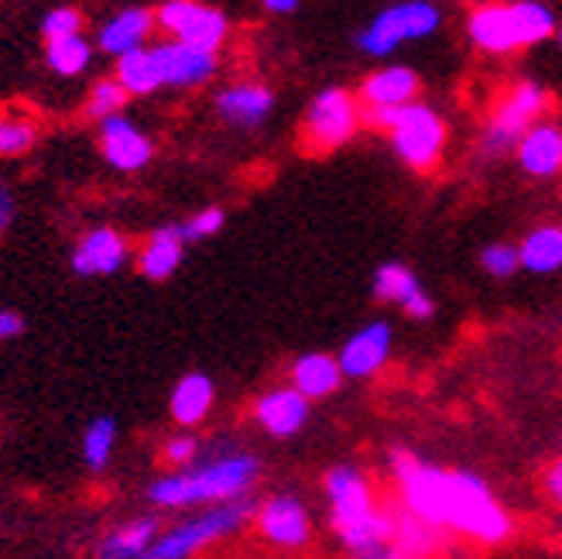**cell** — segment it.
Here are the masks:
<instances>
[{"mask_svg":"<svg viewBox=\"0 0 562 559\" xmlns=\"http://www.w3.org/2000/svg\"><path fill=\"white\" fill-rule=\"evenodd\" d=\"M329 528L340 546L353 559H378L391 546V508L381 497L371 478L353 463H336L323 478Z\"/></svg>","mask_w":562,"mask_h":559,"instance_id":"cell-1","label":"cell"},{"mask_svg":"<svg viewBox=\"0 0 562 559\" xmlns=\"http://www.w3.org/2000/svg\"><path fill=\"white\" fill-rule=\"evenodd\" d=\"M261 457L255 454H223L210 463H195L189 470H168L148 484V501L155 508H192V505H227V501L250 497L261 478Z\"/></svg>","mask_w":562,"mask_h":559,"instance_id":"cell-2","label":"cell"},{"mask_svg":"<svg viewBox=\"0 0 562 559\" xmlns=\"http://www.w3.org/2000/svg\"><path fill=\"white\" fill-rule=\"evenodd\" d=\"M442 528L476 546H504L515 536V518L501 505L491 484L467 467H449Z\"/></svg>","mask_w":562,"mask_h":559,"instance_id":"cell-3","label":"cell"},{"mask_svg":"<svg viewBox=\"0 0 562 559\" xmlns=\"http://www.w3.org/2000/svg\"><path fill=\"white\" fill-rule=\"evenodd\" d=\"M360 121L378 131H387L391 148L415 172H432L446 152V121L429 103L405 107H363Z\"/></svg>","mask_w":562,"mask_h":559,"instance_id":"cell-4","label":"cell"},{"mask_svg":"<svg viewBox=\"0 0 562 559\" xmlns=\"http://www.w3.org/2000/svg\"><path fill=\"white\" fill-rule=\"evenodd\" d=\"M255 497H240V501H227V505H213L195 512L192 518L172 525L168 533H161L155 539V546L145 552V559H192L206 552L210 546L231 539L237 533L255 522Z\"/></svg>","mask_w":562,"mask_h":559,"instance_id":"cell-5","label":"cell"},{"mask_svg":"<svg viewBox=\"0 0 562 559\" xmlns=\"http://www.w3.org/2000/svg\"><path fill=\"white\" fill-rule=\"evenodd\" d=\"M546 107H549V93L539 87V82H531V79L518 82V87L508 90V97H504L491 114V121L481 134V155L484 158L512 155L525 137V131L531 124H539Z\"/></svg>","mask_w":562,"mask_h":559,"instance_id":"cell-6","label":"cell"},{"mask_svg":"<svg viewBox=\"0 0 562 559\" xmlns=\"http://www.w3.org/2000/svg\"><path fill=\"white\" fill-rule=\"evenodd\" d=\"M360 124L363 121H360L357 97L350 90L329 87L308 103V114L302 121V145L305 152H316V155L336 152L350 142Z\"/></svg>","mask_w":562,"mask_h":559,"instance_id":"cell-7","label":"cell"},{"mask_svg":"<svg viewBox=\"0 0 562 559\" xmlns=\"http://www.w3.org/2000/svg\"><path fill=\"white\" fill-rule=\"evenodd\" d=\"M439 8L429 4V0H408V4H395L381 11L363 32L357 35V48L368 52V55H384L395 52L402 42H415V38H426L439 27Z\"/></svg>","mask_w":562,"mask_h":559,"instance_id":"cell-8","label":"cell"},{"mask_svg":"<svg viewBox=\"0 0 562 559\" xmlns=\"http://www.w3.org/2000/svg\"><path fill=\"white\" fill-rule=\"evenodd\" d=\"M255 528L268 546L285 552H299L313 543V515H308V505L289 491H278L258 501Z\"/></svg>","mask_w":562,"mask_h":559,"instance_id":"cell-9","label":"cell"},{"mask_svg":"<svg viewBox=\"0 0 562 559\" xmlns=\"http://www.w3.org/2000/svg\"><path fill=\"white\" fill-rule=\"evenodd\" d=\"M155 21L165 27L172 42L200 48V52H213L227 38V18H223L216 8H206L200 0H165L158 8Z\"/></svg>","mask_w":562,"mask_h":559,"instance_id":"cell-10","label":"cell"},{"mask_svg":"<svg viewBox=\"0 0 562 559\" xmlns=\"http://www.w3.org/2000/svg\"><path fill=\"white\" fill-rule=\"evenodd\" d=\"M391 347H395V329H391V323L371 320L368 326L350 333L340 354H336V365H340L344 378L368 381L384 371V365L391 360Z\"/></svg>","mask_w":562,"mask_h":559,"instance_id":"cell-11","label":"cell"},{"mask_svg":"<svg viewBox=\"0 0 562 559\" xmlns=\"http://www.w3.org/2000/svg\"><path fill=\"white\" fill-rule=\"evenodd\" d=\"M371 292L384 305H398V310L412 320H432L436 316V299L418 282V275L402 261H384L374 268Z\"/></svg>","mask_w":562,"mask_h":559,"instance_id":"cell-12","label":"cell"},{"mask_svg":"<svg viewBox=\"0 0 562 559\" xmlns=\"http://www.w3.org/2000/svg\"><path fill=\"white\" fill-rule=\"evenodd\" d=\"M308 412H313V402L299 395L292 384H274V388L261 391L255 405H250V415H255L258 429H265L271 439L299 436L308 423Z\"/></svg>","mask_w":562,"mask_h":559,"instance_id":"cell-13","label":"cell"},{"mask_svg":"<svg viewBox=\"0 0 562 559\" xmlns=\"http://www.w3.org/2000/svg\"><path fill=\"white\" fill-rule=\"evenodd\" d=\"M131 258V241L117 227H93L72 247V271L79 278L117 275Z\"/></svg>","mask_w":562,"mask_h":559,"instance_id":"cell-14","label":"cell"},{"mask_svg":"<svg viewBox=\"0 0 562 559\" xmlns=\"http://www.w3.org/2000/svg\"><path fill=\"white\" fill-rule=\"evenodd\" d=\"M100 148L106 165H114L117 172H140L155 155L151 137L137 124H131L124 114L106 118L100 124Z\"/></svg>","mask_w":562,"mask_h":559,"instance_id":"cell-15","label":"cell"},{"mask_svg":"<svg viewBox=\"0 0 562 559\" xmlns=\"http://www.w3.org/2000/svg\"><path fill=\"white\" fill-rule=\"evenodd\" d=\"M151 55L161 76V87H203L206 79L216 76L213 52H200L179 42H161L151 48Z\"/></svg>","mask_w":562,"mask_h":559,"instance_id":"cell-16","label":"cell"},{"mask_svg":"<svg viewBox=\"0 0 562 559\" xmlns=\"http://www.w3.org/2000/svg\"><path fill=\"white\" fill-rule=\"evenodd\" d=\"M518 165L531 179H552L562 172V127L552 121H539L525 131L515 148Z\"/></svg>","mask_w":562,"mask_h":559,"instance_id":"cell-17","label":"cell"},{"mask_svg":"<svg viewBox=\"0 0 562 559\" xmlns=\"http://www.w3.org/2000/svg\"><path fill=\"white\" fill-rule=\"evenodd\" d=\"M216 405V384L210 374L203 371H189L172 384V395H168V415L172 423L182 429H195L203 426L210 412Z\"/></svg>","mask_w":562,"mask_h":559,"instance_id":"cell-18","label":"cell"},{"mask_svg":"<svg viewBox=\"0 0 562 559\" xmlns=\"http://www.w3.org/2000/svg\"><path fill=\"white\" fill-rule=\"evenodd\" d=\"M186 258V237L179 231V223H168V227H155L145 241V247L137 250V275L148 278V282H168Z\"/></svg>","mask_w":562,"mask_h":559,"instance_id":"cell-19","label":"cell"},{"mask_svg":"<svg viewBox=\"0 0 562 559\" xmlns=\"http://www.w3.org/2000/svg\"><path fill=\"white\" fill-rule=\"evenodd\" d=\"M161 536L158 515H137L121 525H114L110 533H103L93 546L97 559H145V552L155 546Z\"/></svg>","mask_w":562,"mask_h":559,"instance_id":"cell-20","label":"cell"},{"mask_svg":"<svg viewBox=\"0 0 562 559\" xmlns=\"http://www.w3.org/2000/svg\"><path fill=\"white\" fill-rule=\"evenodd\" d=\"M289 384L299 391V395H305L308 402H323V399H333L336 391H340L344 371H340V365H336L333 354L308 350V354L292 360Z\"/></svg>","mask_w":562,"mask_h":559,"instance_id":"cell-21","label":"cell"},{"mask_svg":"<svg viewBox=\"0 0 562 559\" xmlns=\"http://www.w3.org/2000/svg\"><path fill=\"white\" fill-rule=\"evenodd\" d=\"M274 107V93L261 82H237L216 97V114L234 127H261Z\"/></svg>","mask_w":562,"mask_h":559,"instance_id":"cell-22","label":"cell"},{"mask_svg":"<svg viewBox=\"0 0 562 559\" xmlns=\"http://www.w3.org/2000/svg\"><path fill=\"white\" fill-rule=\"evenodd\" d=\"M391 508V546H395L402 556L408 559H436L446 546V533L426 525L422 518H415L412 512H405L398 501H387Z\"/></svg>","mask_w":562,"mask_h":559,"instance_id":"cell-23","label":"cell"},{"mask_svg":"<svg viewBox=\"0 0 562 559\" xmlns=\"http://www.w3.org/2000/svg\"><path fill=\"white\" fill-rule=\"evenodd\" d=\"M470 38L481 52L491 55H508L518 45L515 21H512V4H484L470 14Z\"/></svg>","mask_w":562,"mask_h":559,"instance_id":"cell-24","label":"cell"},{"mask_svg":"<svg viewBox=\"0 0 562 559\" xmlns=\"http://www.w3.org/2000/svg\"><path fill=\"white\" fill-rule=\"evenodd\" d=\"M418 97V76L408 66H387L363 79L360 100L363 107H405Z\"/></svg>","mask_w":562,"mask_h":559,"instance_id":"cell-25","label":"cell"},{"mask_svg":"<svg viewBox=\"0 0 562 559\" xmlns=\"http://www.w3.org/2000/svg\"><path fill=\"white\" fill-rule=\"evenodd\" d=\"M151 27H155V14L145 11V8H127L121 14H114L106 24H103V32H100V52L106 55H127L134 48H145L148 35H151Z\"/></svg>","mask_w":562,"mask_h":559,"instance_id":"cell-26","label":"cell"},{"mask_svg":"<svg viewBox=\"0 0 562 559\" xmlns=\"http://www.w3.org/2000/svg\"><path fill=\"white\" fill-rule=\"evenodd\" d=\"M518 261L531 275L562 271V227H555V223H542V227L528 231L518 244Z\"/></svg>","mask_w":562,"mask_h":559,"instance_id":"cell-27","label":"cell"},{"mask_svg":"<svg viewBox=\"0 0 562 559\" xmlns=\"http://www.w3.org/2000/svg\"><path fill=\"white\" fill-rule=\"evenodd\" d=\"M127 97H151L155 90H161V76L155 66L151 48H134L117 59V76H114Z\"/></svg>","mask_w":562,"mask_h":559,"instance_id":"cell-28","label":"cell"},{"mask_svg":"<svg viewBox=\"0 0 562 559\" xmlns=\"http://www.w3.org/2000/svg\"><path fill=\"white\" fill-rule=\"evenodd\" d=\"M117 450V423L114 415H97L93 423L82 429V463L93 473L106 470V463L114 460Z\"/></svg>","mask_w":562,"mask_h":559,"instance_id":"cell-29","label":"cell"},{"mask_svg":"<svg viewBox=\"0 0 562 559\" xmlns=\"http://www.w3.org/2000/svg\"><path fill=\"white\" fill-rule=\"evenodd\" d=\"M512 21H515V35L518 45H539L555 32V18L539 0H515L512 4Z\"/></svg>","mask_w":562,"mask_h":559,"instance_id":"cell-30","label":"cell"},{"mask_svg":"<svg viewBox=\"0 0 562 559\" xmlns=\"http://www.w3.org/2000/svg\"><path fill=\"white\" fill-rule=\"evenodd\" d=\"M38 145V121L24 114H0V158H18Z\"/></svg>","mask_w":562,"mask_h":559,"instance_id":"cell-31","label":"cell"},{"mask_svg":"<svg viewBox=\"0 0 562 559\" xmlns=\"http://www.w3.org/2000/svg\"><path fill=\"white\" fill-rule=\"evenodd\" d=\"M90 42L82 38V35H72V38H63V42H48V52H45V59H48V69L52 72H59V76H79L82 69L90 66Z\"/></svg>","mask_w":562,"mask_h":559,"instance_id":"cell-32","label":"cell"},{"mask_svg":"<svg viewBox=\"0 0 562 559\" xmlns=\"http://www.w3.org/2000/svg\"><path fill=\"white\" fill-rule=\"evenodd\" d=\"M476 265H481L484 275L497 278V282H508L512 275L521 271V261H518V244H508V241H494L487 244L481 255H476Z\"/></svg>","mask_w":562,"mask_h":559,"instance_id":"cell-33","label":"cell"},{"mask_svg":"<svg viewBox=\"0 0 562 559\" xmlns=\"http://www.w3.org/2000/svg\"><path fill=\"white\" fill-rule=\"evenodd\" d=\"M124 103H127V93L117 79H97L87 100V114L103 124L106 118H117Z\"/></svg>","mask_w":562,"mask_h":559,"instance_id":"cell-34","label":"cell"},{"mask_svg":"<svg viewBox=\"0 0 562 559\" xmlns=\"http://www.w3.org/2000/svg\"><path fill=\"white\" fill-rule=\"evenodd\" d=\"M200 436L195 433H189V429H182V433H172L165 443H161V463L168 467V470H189V467H195V460H200Z\"/></svg>","mask_w":562,"mask_h":559,"instance_id":"cell-35","label":"cell"},{"mask_svg":"<svg viewBox=\"0 0 562 559\" xmlns=\"http://www.w3.org/2000/svg\"><path fill=\"white\" fill-rule=\"evenodd\" d=\"M223 223H227V213H223L220 206H206L200 213H192L186 223H179V231L186 237V244L192 241H210L223 231Z\"/></svg>","mask_w":562,"mask_h":559,"instance_id":"cell-36","label":"cell"},{"mask_svg":"<svg viewBox=\"0 0 562 559\" xmlns=\"http://www.w3.org/2000/svg\"><path fill=\"white\" fill-rule=\"evenodd\" d=\"M42 32H45V42H63V38H72L82 32V14L76 8H55L45 14L42 21Z\"/></svg>","mask_w":562,"mask_h":559,"instance_id":"cell-37","label":"cell"},{"mask_svg":"<svg viewBox=\"0 0 562 559\" xmlns=\"http://www.w3.org/2000/svg\"><path fill=\"white\" fill-rule=\"evenodd\" d=\"M542 491L552 501L555 508H562V457H555L546 470H542Z\"/></svg>","mask_w":562,"mask_h":559,"instance_id":"cell-38","label":"cell"},{"mask_svg":"<svg viewBox=\"0 0 562 559\" xmlns=\"http://www.w3.org/2000/svg\"><path fill=\"white\" fill-rule=\"evenodd\" d=\"M24 329H27V323L18 310H0V344L18 340Z\"/></svg>","mask_w":562,"mask_h":559,"instance_id":"cell-39","label":"cell"},{"mask_svg":"<svg viewBox=\"0 0 562 559\" xmlns=\"http://www.w3.org/2000/svg\"><path fill=\"white\" fill-rule=\"evenodd\" d=\"M11 223H14V195L8 186H0V237L8 234Z\"/></svg>","mask_w":562,"mask_h":559,"instance_id":"cell-40","label":"cell"},{"mask_svg":"<svg viewBox=\"0 0 562 559\" xmlns=\"http://www.w3.org/2000/svg\"><path fill=\"white\" fill-rule=\"evenodd\" d=\"M265 8L271 14H292L299 8V0H265Z\"/></svg>","mask_w":562,"mask_h":559,"instance_id":"cell-41","label":"cell"},{"mask_svg":"<svg viewBox=\"0 0 562 559\" xmlns=\"http://www.w3.org/2000/svg\"><path fill=\"white\" fill-rule=\"evenodd\" d=\"M378 559H408V556H402V552H398L395 546H387V549H384V552H381Z\"/></svg>","mask_w":562,"mask_h":559,"instance_id":"cell-42","label":"cell"},{"mask_svg":"<svg viewBox=\"0 0 562 559\" xmlns=\"http://www.w3.org/2000/svg\"><path fill=\"white\" fill-rule=\"evenodd\" d=\"M559 457H562V436H559Z\"/></svg>","mask_w":562,"mask_h":559,"instance_id":"cell-43","label":"cell"},{"mask_svg":"<svg viewBox=\"0 0 562 559\" xmlns=\"http://www.w3.org/2000/svg\"><path fill=\"white\" fill-rule=\"evenodd\" d=\"M559 42H562V32H559Z\"/></svg>","mask_w":562,"mask_h":559,"instance_id":"cell-44","label":"cell"}]
</instances>
